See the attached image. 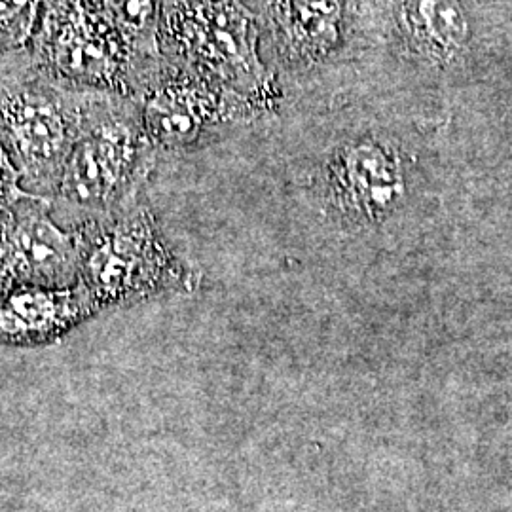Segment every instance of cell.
<instances>
[{
  "instance_id": "obj_4",
  "label": "cell",
  "mask_w": 512,
  "mask_h": 512,
  "mask_svg": "<svg viewBox=\"0 0 512 512\" xmlns=\"http://www.w3.org/2000/svg\"><path fill=\"white\" fill-rule=\"evenodd\" d=\"M0 124L29 179H61L76 139L55 101L29 90L8 93L0 101Z\"/></svg>"
},
{
  "instance_id": "obj_8",
  "label": "cell",
  "mask_w": 512,
  "mask_h": 512,
  "mask_svg": "<svg viewBox=\"0 0 512 512\" xmlns=\"http://www.w3.org/2000/svg\"><path fill=\"white\" fill-rule=\"evenodd\" d=\"M190 46L205 61L220 69H236L245 63L247 42L243 23L228 8H205L188 25Z\"/></svg>"
},
{
  "instance_id": "obj_12",
  "label": "cell",
  "mask_w": 512,
  "mask_h": 512,
  "mask_svg": "<svg viewBox=\"0 0 512 512\" xmlns=\"http://www.w3.org/2000/svg\"><path fill=\"white\" fill-rule=\"evenodd\" d=\"M105 8L124 29L141 31L152 19L154 0H105Z\"/></svg>"
},
{
  "instance_id": "obj_1",
  "label": "cell",
  "mask_w": 512,
  "mask_h": 512,
  "mask_svg": "<svg viewBox=\"0 0 512 512\" xmlns=\"http://www.w3.org/2000/svg\"><path fill=\"white\" fill-rule=\"evenodd\" d=\"M76 239L80 285L95 310L192 289L194 274L167 251L145 211L88 228Z\"/></svg>"
},
{
  "instance_id": "obj_13",
  "label": "cell",
  "mask_w": 512,
  "mask_h": 512,
  "mask_svg": "<svg viewBox=\"0 0 512 512\" xmlns=\"http://www.w3.org/2000/svg\"><path fill=\"white\" fill-rule=\"evenodd\" d=\"M18 179V171L14 169L6 152L0 148V211H6L19 200L27 198V194L19 188Z\"/></svg>"
},
{
  "instance_id": "obj_3",
  "label": "cell",
  "mask_w": 512,
  "mask_h": 512,
  "mask_svg": "<svg viewBox=\"0 0 512 512\" xmlns=\"http://www.w3.org/2000/svg\"><path fill=\"white\" fill-rule=\"evenodd\" d=\"M141 167V141L126 124H99L74 141L59 188L69 202L105 209L126 196Z\"/></svg>"
},
{
  "instance_id": "obj_11",
  "label": "cell",
  "mask_w": 512,
  "mask_h": 512,
  "mask_svg": "<svg viewBox=\"0 0 512 512\" xmlns=\"http://www.w3.org/2000/svg\"><path fill=\"white\" fill-rule=\"evenodd\" d=\"M338 0H291L294 37L308 46H329L336 40Z\"/></svg>"
},
{
  "instance_id": "obj_9",
  "label": "cell",
  "mask_w": 512,
  "mask_h": 512,
  "mask_svg": "<svg viewBox=\"0 0 512 512\" xmlns=\"http://www.w3.org/2000/svg\"><path fill=\"white\" fill-rule=\"evenodd\" d=\"M147 128L152 139L162 145H186L200 133L202 112L186 93L179 90L158 93L148 103Z\"/></svg>"
},
{
  "instance_id": "obj_5",
  "label": "cell",
  "mask_w": 512,
  "mask_h": 512,
  "mask_svg": "<svg viewBox=\"0 0 512 512\" xmlns=\"http://www.w3.org/2000/svg\"><path fill=\"white\" fill-rule=\"evenodd\" d=\"M93 308L86 289L16 287L0 294V340L10 344H46L73 329Z\"/></svg>"
},
{
  "instance_id": "obj_10",
  "label": "cell",
  "mask_w": 512,
  "mask_h": 512,
  "mask_svg": "<svg viewBox=\"0 0 512 512\" xmlns=\"http://www.w3.org/2000/svg\"><path fill=\"white\" fill-rule=\"evenodd\" d=\"M103 44L107 40L97 35L92 23L71 27L57 40V63L65 71L82 76L103 73L109 59L107 46Z\"/></svg>"
},
{
  "instance_id": "obj_2",
  "label": "cell",
  "mask_w": 512,
  "mask_h": 512,
  "mask_svg": "<svg viewBox=\"0 0 512 512\" xmlns=\"http://www.w3.org/2000/svg\"><path fill=\"white\" fill-rule=\"evenodd\" d=\"M78 275V239L61 232L37 205L0 217V294L16 287H69Z\"/></svg>"
},
{
  "instance_id": "obj_6",
  "label": "cell",
  "mask_w": 512,
  "mask_h": 512,
  "mask_svg": "<svg viewBox=\"0 0 512 512\" xmlns=\"http://www.w3.org/2000/svg\"><path fill=\"white\" fill-rule=\"evenodd\" d=\"M334 188L340 203L351 213L368 220L382 219L403 198V165L395 150L361 141L338 158Z\"/></svg>"
},
{
  "instance_id": "obj_14",
  "label": "cell",
  "mask_w": 512,
  "mask_h": 512,
  "mask_svg": "<svg viewBox=\"0 0 512 512\" xmlns=\"http://www.w3.org/2000/svg\"><path fill=\"white\" fill-rule=\"evenodd\" d=\"M31 0H0V37L14 31L19 19L29 10Z\"/></svg>"
},
{
  "instance_id": "obj_7",
  "label": "cell",
  "mask_w": 512,
  "mask_h": 512,
  "mask_svg": "<svg viewBox=\"0 0 512 512\" xmlns=\"http://www.w3.org/2000/svg\"><path fill=\"white\" fill-rule=\"evenodd\" d=\"M403 10L412 37L429 54L456 55L471 37V23L461 0H404Z\"/></svg>"
}]
</instances>
